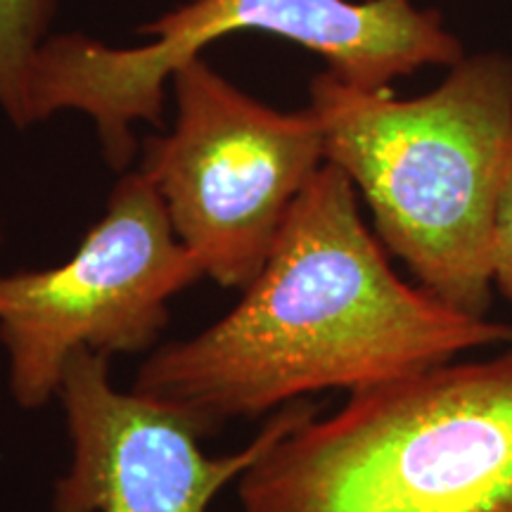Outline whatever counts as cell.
Segmentation results:
<instances>
[{"label":"cell","mask_w":512,"mask_h":512,"mask_svg":"<svg viewBox=\"0 0 512 512\" xmlns=\"http://www.w3.org/2000/svg\"><path fill=\"white\" fill-rule=\"evenodd\" d=\"M512 344V325L460 313L403 283L349 176L325 162L287 211L240 304L200 335L159 347L133 392L200 437L325 389L354 394Z\"/></svg>","instance_id":"6da1fadb"},{"label":"cell","mask_w":512,"mask_h":512,"mask_svg":"<svg viewBox=\"0 0 512 512\" xmlns=\"http://www.w3.org/2000/svg\"><path fill=\"white\" fill-rule=\"evenodd\" d=\"M0 245H3V223H0Z\"/></svg>","instance_id":"30bf717a"},{"label":"cell","mask_w":512,"mask_h":512,"mask_svg":"<svg viewBox=\"0 0 512 512\" xmlns=\"http://www.w3.org/2000/svg\"><path fill=\"white\" fill-rule=\"evenodd\" d=\"M57 399L72 439V463L55 484L53 512H209L221 489L316 406L294 401L245 448L211 458L183 418L136 392H119L107 356L72 354Z\"/></svg>","instance_id":"52a82bcc"},{"label":"cell","mask_w":512,"mask_h":512,"mask_svg":"<svg viewBox=\"0 0 512 512\" xmlns=\"http://www.w3.org/2000/svg\"><path fill=\"white\" fill-rule=\"evenodd\" d=\"M57 0H0V112L29 128V79Z\"/></svg>","instance_id":"ba28073f"},{"label":"cell","mask_w":512,"mask_h":512,"mask_svg":"<svg viewBox=\"0 0 512 512\" xmlns=\"http://www.w3.org/2000/svg\"><path fill=\"white\" fill-rule=\"evenodd\" d=\"M140 31L147 41L128 48L83 34L48 36L31 67V126L64 110L86 114L102 155L124 171L136 155V124L162 121L171 74L238 31L299 43L363 91H389L422 67H453L465 57L439 12L413 0H192Z\"/></svg>","instance_id":"277c9868"},{"label":"cell","mask_w":512,"mask_h":512,"mask_svg":"<svg viewBox=\"0 0 512 512\" xmlns=\"http://www.w3.org/2000/svg\"><path fill=\"white\" fill-rule=\"evenodd\" d=\"M176 121L147 140L140 171L207 278L245 287L261 273L292 202L325 164L311 107L280 112L200 57L171 74Z\"/></svg>","instance_id":"5b68a950"},{"label":"cell","mask_w":512,"mask_h":512,"mask_svg":"<svg viewBox=\"0 0 512 512\" xmlns=\"http://www.w3.org/2000/svg\"><path fill=\"white\" fill-rule=\"evenodd\" d=\"M238 494L242 512H512V344L313 406Z\"/></svg>","instance_id":"3957f363"},{"label":"cell","mask_w":512,"mask_h":512,"mask_svg":"<svg viewBox=\"0 0 512 512\" xmlns=\"http://www.w3.org/2000/svg\"><path fill=\"white\" fill-rule=\"evenodd\" d=\"M204 278L143 171H124L105 216L60 266L0 275V344L17 406L60 392L76 351L138 354L169 323V302Z\"/></svg>","instance_id":"8992f818"},{"label":"cell","mask_w":512,"mask_h":512,"mask_svg":"<svg viewBox=\"0 0 512 512\" xmlns=\"http://www.w3.org/2000/svg\"><path fill=\"white\" fill-rule=\"evenodd\" d=\"M491 271H494L496 292L512 304V147L508 166H505L501 195H498L496 204L494 242H491Z\"/></svg>","instance_id":"9c48e42d"},{"label":"cell","mask_w":512,"mask_h":512,"mask_svg":"<svg viewBox=\"0 0 512 512\" xmlns=\"http://www.w3.org/2000/svg\"><path fill=\"white\" fill-rule=\"evenodd\" d=\"M325 162L370 207L382 245L422 290L467 316L494 302L496 204L512 147V57L465 55L413 100L335 74L311 81Z\"/></svg>","instance_id":"7a4b0ae2"}]
</instances>
